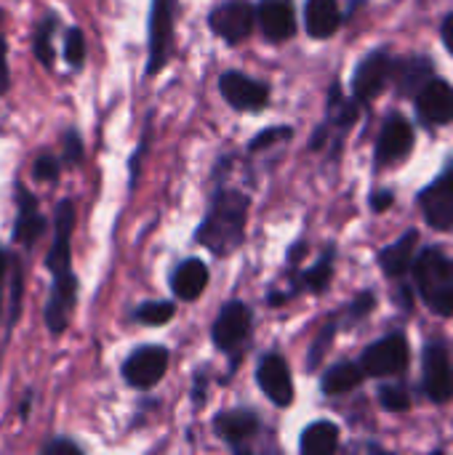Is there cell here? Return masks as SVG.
<instances>
[{"instance_id": "603a6c76", "label": "cell", "mask_w": 453, "mask_h": 455, "mask_svg": "<svg viewBox=\"0 0 453 455\" xmlns=\"http://www.w3.org/2000/svg\"><path fill=\"white\" fill-rule=\"evenodd\" d=\"M417 240H419V235H417V232H409V235H403L395 245H390V248H384V251L379 253V264H382L384 275H390V277H403V275L409 272V267L414 264L411 256H414Z\"/></svg>"}, {"instance_id": "836d02e7", "label": "cell", "mask_w": 453, "mask_h": 455, "mask_svg": "<svg viewBox=\"0 0 453 455\" xmlns=\"http://www.w3.org/2000/svg\"><path fill=\"white\" fill-rule=\"evenodd\" d=\"M331 341H334V325H326V328L318 333L315 344H312V352H310V360H307L310 371H318V368H320V360L326 357V352H328Z\"/></svg>"}, {"instance_id": "6da1fadb", "label": "cell", "mask_w": 453, "mask_h": 455, "mask_svg": "<svg viewBox=\"0 0 453 455\" xmlns=\"http://www.w3.org/2000/svg\"><path fill=\"white\" fill-rule=\"evenodd\" d=\"M51 224H53V237L43 259V267L51 275V288H48V299L43 307V323L53 339H61L72 323L77 296H80V280L72 269V235L77 224L75 197H61L56 203Z\"/></svg>"}, {"instance_id": "7bdbcfd3", "label": "cell", "mask_w": 453, "mask_h": 455, "mask_svg": "<svg viewBox=\"0 0 453 455\" xmlns=\"http://www.w3.org/2000/svg\"><path fill=\"white\" fill-rule=\"evenodd\" d=\"M5 19H8V11L0 5V32H3V24H5Z\"/></svg>"}, {"instance_id": "b9f144b4", "label": "cell", "mask_w": 453, "mask_h": 455, "mask_svg": "<svg viewBox=\"0 0 453 455\" xmlns=\"http://www.w3.org/2000/svg\"><path fill=\"white\" fill-rule=\"evenodd\" d=\"M203 397H206V376L200 373V376H198V381H195V400H198V403H203Z\"/></svg>"}, {"instance_id": "4dcf8cb0", "label": "cell", "mask_w": 453, "mask_h": 455, "mask_svg": "<svg viewBox=\"0 0 453 455\" xmlns=\"http://www.w3.org/2000/svg\"><path fill=\"white\" fill-rule=\"evenodd\" d=\"M331 253L326 259H320L312 269H307L302 277H299V288L302 291H310V293H323L328 288V280H331Z\"/></svg>"}, {"instance_id": "9a60e30c", "label": "cell", "mask_w": 453, "mask_h": 455, "mask_svg": "<svg viewBox=\"0 0 453 455\" xmlns=\"http://www.w3.org/2000/svg\"><path fill=\"white\" fill-rule=\"evenodd\" d=\"M417 112L427 125L453 123V88L446 80H430L417 93Z\"/></svg>"}, {"instance_id": "d4e9b609", "label": "cell", "mask_w": 453, "mask_h": 455, "mask_svg": "<svg viewBox=\"0 0 453 455\" xmlns=\"http://www.w3.org/2000/svg\"><path fill=\"white\" fill-rule=\"evenodd\" d=\"M302 453L304 455H328L339 448V429L328 421H318L304 429L302 435Z\"/></svg>"}, {"instance_id": "5bb4252c", "label": "cell", "mask_w": 453, "mask_h": 455, "mask_svg": "<svg viewBox=\"0 0 453 455\" xmlns=\"http://www.w3.org/2000/svg\"><path fill=\"white\" fill-rule=\"evenodd\" d=\"M61 29H64V21H61V16H59L53 8L43 11L40 19L32 24L29 51H32L35 61H37L45 72H53V69H56V45H53V40H56V35H59Z\"/></svg>"}, {"instance_id": "7a4b0ae2", "label": "cell", "mask_w": 453, "mask_h": 455, "mask_svg": "<svg viewBox=\"0 0 453 455\" xmlns=\"http://www.w3.org/2000/svg\"><path fill=\"white\" fill-rule=\"evenodd\" d=\"M246 213H248L246 195H240V192H219L214 197V205H211L206 221L200 224L195 240L200 245H206L208 251H214L216 256L232 253L243 240Z\"/></svg>"}, {"instance_id": "9c48e42d", "label": "cell", "mask_w": 453, "mask_h": 455, "mask_svg": "<svg viewBox=\"0 0 453 455\" xmlns=\"http://www.w3.org/2000/svg\"><path fill=\"white\" fill-rule=\"evenodd\" d=\"M251 333V312L243 301H230L224 304V309L219 312L216 323H214V344L222 352H232L238 349Z\"/></svg>"}, {"instance_id": "52a82bcc", "label": "cell", "mask_w": 453, "mask_h": 455, "mask_svg": "<svg viewBox=\"0 0 453 455\" xmlns=\"http://www.w3.org/2000/svg\"><path fill=\"white\" fill-rule=\"evenodd\" d=\"M406 365H409V344L400 333L371 344L360 357V368L366 371V376L374 379L398 376L406 371Z\"/></svg>"}, {"instance_id": "4316f807", "label": "cell", "mask_w": 453, "mask_h": 455, "mask_svg": "<svg viewBox=\"0 0 453 455\" xmlns=\"http://www.w3.org/2000/svg\"><path fill=\"white\" fill-rule=\"evenodd\" d=\"M363 376H366L363 368H358V365H352V363H339V365H334L331 371H326L320 387H323L326 395L334 397V395H344V392H352L355 387H360Z\"/></svg>"}, {"instance_id": "ffe728a7", "label": "cell", "mask_w": 453, "mask_h": 455, "mask_svg": "<svg viewBox=\"0 0 453 455\" xmlns=\"http://www.w3.org/2000/svg\"><path fill=\"white\" fill-rule=\"evenodd\" d=\"M304 24L312 37H331L342 24L339 3L336 0H307Z\"/></svg>"}, {"instance_id": "f546056e", "label": "cell", "mask_w": 453, "mask_h": 455, "mask_svg": "<svg viewBox=\"0 0 453 455\" xmlns=\"http://www.w3.org/2000/svg\"><path fill=\"white\" fill-rule=\"evenodd\" d=\"M59 155H61L64 168L83 165V160H85V144H83V136H80V131L75 125H69V128L61 131V149H59Z\"/></svg>"}, {"instance_id": "484cf974", "label": "cell", "mask_w": 453, "mask_h": 455, "mask_svg": "<svg viewBox=\"0 0 453 455\" xmlns=\"http://www.w3.org/2000/svg\"><path fill=\"white\" fill-rule=\"evenodd\" d=\"M61 59L72 72H83L88 61V40L77 24H69L61 29Z\"/></svg>"}, {"instance_id": "e0dca14e", "label": "cell", "mask_w": 453, "mask_h": 455, "mask_svg": "<svg viewBox=\"0 0 453 455\" xmlns=\"http://www.w3.org/2000/svg\"><path fill=\"white\" fill-rule=\"evenodd\" d=\"M422 208L433 227L438 229L453 227V171L438 179L427 192H422Z\"/></svg>"}, {"instance_id": "4fadbf2b", "label": "cell", "mask_w": 453, "mask_h": 455, "mask_svg": "<svg viewBox=\"0 0 453 455\" xmlns=\"http://www.w3.org/2000/svg\"><path fill=\"white\" fill-rule=\"evenodd\" d=\"M256 379H259L262 392L270 397V403H275L278 408L291 405V400H294V381H291L288 365H286V360L280 355H267L259 363Z\"/></svg>"}, {"instance_id": "f35d334b", "label": "cell", "mask_w": 453, "mask_h": 455, "mask_svg": "<svg viewBox=\"0 0 453 455\" xmlns=\"http://www.w3.org/2000/svg\"><path fill=\"white\" fill-rule=\"evenodd\" d=\"M11 261H13V251L8 245H0V293L5 288L8 272H11Z\"/></svg>"}, {"instance_id": "44dd1931", "label": "cell", "mask_w": 453, "mask_h": 455, "mask_svg": "<svg viewBox=\"0 0 453 455\" xmlns=\"http://www.w3.org/2000/svg\"><path fill=\"white\" fill-rule=\"evenodd\" d=\"M214 429H216V435H219L222 440L238 445V443H243V440H248V437L256 435L259 419H256L251 411H227V413L216 416Z\"/></svg>"}, {"instance_id": "7402d4cb", "label": "cell", "mask_w": 453, "mask_h": 455, "mask_svg": "<svg viewBox=\"0 0 453 455\" xmlns=\"http://www.w3.org/2000/svg\"><path fill=\"white\" fill-rule=\"evenodd\" d=\"M8 315H5V339L3 344H8L13 328L19 325L21 320V309H24V264L21 259L13 253V261H11V272H8Z\"/></svg>"}, {"instance_id": "d6986e66", "label": "cell", "mask_w": 453, "mask_h": 455, "mask_svg": "<svg viewBox=\"0 0 453 455\" xmlns=\"http://www.w3.org/2000/svg\"><path fill=\"white\" fill-rule=\"evenodd\" d=\"M208 285V269L200 259L182 261L171 275V291L179 301H195Z\"/></svg>"}, {"instance_id": "30bf717a", "label": "cell", "mask_w": 453, "mask_h": 455, "mask_svg": "<svg viewBox=\"0 0 453 455\" xmlns=\"http://www.w3.org/2000/svg\"><path fill=\"white\" fill-rule=\"evenodd\" d=\"M208 24L227 43H238V40L248 37L254 29V8L246 0H227L211 11Z\"/></svg>"}, {"instance_id": "f1b7e54d", "label": "cell", "mask_w": 453, "mask_h": 455, "mask_svg": "<svg viewBox=\"0 0 453 455\" xmlns=\"http://www.w3.org/2000/svg\"><path fill=\"white\" fill-rule=\"evenodd\" d=\"M174 315H176V307H174L171 301H144V304H139V307L133 309L131 317H133L136 323H142V325L158 328V325H166Z\"/></svg>"}, {"instance_id": "e575fe53", "label": "cell", "mask_w": 453, "mask_h": 455, "mask_svg": "<svg viewBox=\"0 0 453 455\" xmlns=\"http://www.w3.org/2000/svg\"><path fill=\"white\" fill-rule=\"evenodd\" d=\"M11 85H13V77H11V61H8V40L0 32V99H5Z\"/></svg>"}, {"instance_id": "60d3db41", "label": "cell", "mask_w": 453, "mask_h": 455, "mask_svg": "<svg viewBox=\"0 0 453 455\" xmlns=\"http://www.w3.org/2000/svg\"><path fill=\"white\" fill-rule=\"evenodd\" d=\"M443 43H446V48L453 53V13L443 21Z\"/></svg>"}, {"instance_id": "3957f363", "label": "cell", "mask_w": 453, "mask_h": 455, "mask_svg": "<svg viewBox=\"0 0 453 455\" xmlns=\"http://www.w3.org/2000/svg\"><path fill=\"white\" fill-rule=\"evenodd\" d=\"M414 280L419 293L435 315H453V264L446 253L430 248L414 261Z\"/></svg>"}, {"instance_id": "5b68a950", "label": "cell", "mask_w": 453, "mask_h": 455, "mask_svg": "<svg viewBox=\"0 0 453 455\" xmlns=\"http://www.w3.org/2000/svg\"><path fill=\"white\" fill-rule=\"evenodd\" d=\"M176 0H152L150 5V35H147V75L155 77L171 59Z\"/></svg>"}, {"instance_id": "ab89813d", "label": "cell", "mask_w": 453, "mask_h": 455, "mask_svg": "<svg viewBox=\"0 0 453 455\" xmlns=\"http://www.w3.org/2000/svg\"><path fill=\"white\" fill-rule=\"evenodd\" d=\"M392 205V195L390 192H376L374 195V211H384Z\"/></svg>"}, {"instance_id": "d590c367", "label": "cell", "mask_w": 453, "mask_h": 455, "mask_svg": "<svg viewBox=\"0 0 453 455\" xmlns=\"http://www.w3.org/2000/svg\"><path fill=\"white\" fill-rule=\"evenodd\" d=\"M371 309H374V296H371V293H363V296H358V299L352 301V307L347 309V323L352 325V323L363 320V317H366Z\"/></svg>"}, {"instance_id": "8992f818", "label": "cell", "mask_w": 453, "mask_h": 455, "mask_svg": "<svg viewBox=\"0 0 453 455\" xmlns=\"http://www.w3.org/2000/svg\"><path fill=\"white\" fill-rule=\"evenodd\" d=\"M168 349L160 347V344H144V347H136L120 365V376L123 381L131 387V389H139V392H147L152 387H158L168 371Z\"/></svg>"}, {"instance_id": "7c38bea8", "label": "cell", "mask_w": 453, "mask_h": 455, "mask_svg": "<svg viewBox=\"0 0 453 455\" xmlns=\"http://www.w3.org/2000/svg\"><path fill=\"white\" fill-rule=\"evenodd\" d=\"M392 72V61H390V53L384 48L368 53L358 69H355V77H352V93L358 101H366V99H374L382 93L387 77Z\"/></svg>"}, {"instance_id": "ac0fdd59", "label": "cell", "mask_w": 453, "mask_h": 455, "mask_svg": "<svg viewBox=\"0 0 453 455\" xmlns=\"http://www.w3.org/2000/svg\"><path fill=\"white\" fill-rule=\"evenodd\" d=\"M411 147H414V128L409 125V120L400 115L390 117L382 128V136L376 144V157L382 163H392V160L406 157L411 152Z\"/></svg>"}, {"instance_id": "83f0119b", "label": "cell", "mask_w": 453, "mask_h": 455, "mask_svg": "<svg viewBox=\"0 0 453 455\" xmlns=\"http://www.w3.org/2000/svg\"><path fill=\"white\" fill-rule=\"evenodd\" d=\"M61 171H64L61 155H56V152H51V149H40V152L32 157V179H35V181L56 184V181L61 179Z\"/></svg>"}, {"instance_id": "cb8c5ba5", "label": "cell", "mask_w": 453, "mask_h": 455, "mask_svg": "<svg viewBox=\"0 0 453 455\" xmlns=\"http://www.w3.org/2000/svg\"><path fill=\"white\" fill-rule=\"evenodd\" d=\"M430 75H433V61L430 59L417 56V59L400 61L398 69H395V83H398L400 96L419 93L430 83Z\"/></svg>"}, {"instance_id": "ba28073f", "label": "cell", "mask_w": 453, "mask_h": 455, "mask_svg": "<svg viewBox=\"0 0 453 455\" xmlns=\"http://www.w3.org/2000/svg\"><path fill=\"white\" fill-rule=\"evenodd\" d=\"M425 392L438 405L453 397V365L446 344L441 341L425 349Z\"/></svg>"}, {"instance_id": "d6a6232c", "label": "cell", "mask_w": 453, "mask_h": 455, "mask_svg": "<svg viewBox=\"0 0 453 455\" xmlns=\"http://www.w3.org/2000/svg\"><path fill=\"white\" fill-rule=\"evenodd\" d=\"M85 451L77 440H72V437H67V435H56V437H51V440H45L43 445H40V453L43 455H61V453H69V455H80Z\"/></svg>"}, {"instance_id": "74e56055", "label": "cell", "mask_w": 453, "mask_h": 455, "mask_svg": "<svg viewBox=\"0 0 453 455\" xmlns=\"http://www.w3.org/2000/svg\"><path fill=\"white\" fill-rule=\"evenodd\" d=\"M288 133H291L288 128H283V131H280V128H272V131H264L262 136H256V139L251 141V149H262V147H267L270 141H278L280 136H288Z\"/></svg>"}, {"instance_id": "277c9868", "label": "cell", "mask_w": 453, "mask_h": 455, "mask_svg": "<svg viewBox=\"0 0 453 455\" xmlns=\"http://www.w3.org/2000/svg\"><path fill=\"white\" fill-rule=\"evenodd\" d=\"M13 203H16V216L11 227V243L24 251H32L53 224L43 216L37 195L21 179L13 181Z\"/></svg>"}, {"instance_id": "8d00e7d4", "label": "cell", "mask_w": 453, "mask_h": 455, "mask_svg": "<svg viewBox=\"0 0 453 455\" xmlns=\"http://www.w3.org/2000/svg\"><path fill=\"white\" fill-rule=\"evenodd\" d=\"M32 403H35V389L27 387L19 405H16V416H19V424H27L29 421V413H32Z\"/></svg>"}, {"instance_id": "2e32d148", "label": "cell", "mask_w": 453, "mask_h": 455, "mask_svg": "<svg viewBox=\"0 0 453 455\" xmlns=\"http://www.w3.org/2000/svg\"><path fill=\"white\" fill-rule=\"evenodd\" d=\"M256 11H259V27L270 40L280 43V40L294 37L296 11L291 0H262Z\"/></svg>"}, {"instance_id": "1f68e13d", "label": "cell", "mask_w": 453, "mask_h": 455, "mask_svg": "<svg viewBox=\"0 0 453 455\" xmlns=\"http://www.w3.org/2000/svg\"><path fill=\"white\" fill-rule=\"evenodd\" d=\"M379 400L387 411H395V413H406L411 408V397L403 387H382Z\"/></svg>"}, {"instance_id": "8fae6325", "label": "cell", "mask_w": 453, "mask_h": 455, "mask_svg": "<svg viewBox=\"0 0 453 455\" xmlns=\"http://www.w3.org/2000/svg\"><path fill=\"white\" fill-rule=\"evenodd\" d=\"M219 88H222V96L240 112H256L270 99L267 85L243 72H224L219 77Z\"/></svg>"}]
</instances>
